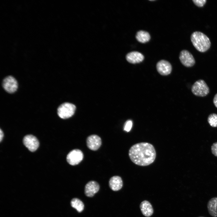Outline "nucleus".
Listing matches in <instances>:
<instances>
[{
	"label": "nucleus",
	"instance_id": "obj_1",
	"mask_svg": "<svg viewBox=\"0 0 217 217\" xmlns=\"http://www.w3.org/2000/svg\"><path fill=\"white\" fill-rule=\"evenodd\" d=\"M128 155L131 160L135 164L146 166L154 162L156 153L152 144L141 142L133 145L129 150Z\"/></svg>",
	"mask_w": 217,
	"mask_h": 217
},
{
	"label": "nucleus",
	"instance_id": "obj_2",
	"mask_svg": "<svg viewBox=\"0 0 217 217\" xmlns=\"http://www.w3.org/2000/svg\"><path fill=\"white\" fill-rule=\"evenodd\" d=\"M190 39L196 49L200 52H205L210 47L211 43L209 38L201 32H193L191 35Z\"/></svg>",
	"mask_w": 217,
	"mask_h": 217
},
{
	"label": "nucleus",
	"instance_id": "obj_3",
	"mask_svg": "<svg viewBox=\"0 0 217 217\" xmlns=\"http://www.w3.org/2000/svg\"><path fill=\"white\" fill-rule=\"evenodd\" d=\"M191 90L195 95L200 97L206 96L209 92V88L205 81L200 79L196 81L192 85Z\"/></svg>",
	"mask_w": 217,
	"mask_h": 217
},
{
	"label": "nucleus",
	"instance_id": "obj_4",
	"mask_svg": "<svg viewBox=\"0 0 217 217\" xmlns=\"http://www.w3.org/2000/svg\"><path fill=\"white\" fill-rule=\"evenodd\" d=\"M76 108V106L68 102H65L58 107L57 109V114L58 116L62 119L68 118L73 115Z\"/></svg>",
	"mask_w": 217,
	"mask_h": 217
},
{
	"label": "nucleus",
	"instance_id": "obj_5",
	"mask_svg": "<svg viewBox=\"0 0 217 217\" xmlns=\"http://www.w3.org/2000/svg\"><path fill=\"white\" fill-rule=\"evenodd\" d=\"M83 155L80 149H74L68 154L66 159L68 163L72 165H75L79 163L83 160Z\"/></svg>",
	"mask_w": 217,
	"mask_h": 217
},
{
	"label": "nucleus",
	"instance_id": "obj_6",
	"mask_svg": "<svg viewBox=\"0 0 217 217\" xmlns=\"http://www.w3.org/2000/svg\"><path fill=\"white\" fill-rule=\"evenodd\" d=\"M2 86L4 90L9 93H13L17 90L18 83L16 79L13 77L9 76L3 80Z\"/></svg>",
	"mask_w": 217,
	"mask_h": 217
},
{
	"label": "nucleus",
	"instance_id": "obj_7",
	"mask_svg": "<svg viewBox=\"0 0 217 217\" xmlns=\"http://www.w3.org/2000/svg\"><path fill=\"white\" fill-rule=\"evenodd\" d=\"M179 58L182 64L187 67H191L195 63V60L192 55L186 50H184L181 52Z\"/></svg>",
	"mask_w": 217,
	"mask_h": 217
},
{
	"label": "nucleus",
	"instance_id": "obj_8",
	"mask_svg": "<svg viewBox=\"0 0 217 217\" xmlns=\"http://www.w3.org/2000/svg\"><path fill=\"white\" fill-rule=\"evenodd\" d=\"M24 145L31 152L35 151L38 148L39 143L37 138L32 135L25 136L23 140Z\"/></svg>",
	"mask_w": 217,
	"mask_h": 217
},
{
	"label": "nucleus",
	"instance_id": "obj_9",
	"mask_svg": "<svg viewBox=\"0 0 217 217\" xmlns=\"http://www.w3.org/2000/svg\"><path fill=\"white\" fill-rule=\"evenodd\" d=\"M158 72L162 75L169 74L172 71V66L170 63L165 60H162L158 61L156 65Z\"/></svg>",
	"mask_w": 217,
	"mask_h": 217
},
{
	"label": "nucleus",
	"instance_id": "obj_10",
	"mask_svg": "<svg viewBox=\"0 0 217 217\" xmlns=\"http://www.w3.org/2000/svg\"><path fill=\"white\" fill-rule=\"evenodd\" d=\"M86 144L88 147L90 149L96 151L100 146L102 141L100 137L96 135H92L89 136L86 139Z\"/></svg>",
	"mask_w": 217,
	"mask_h": 217
},
{
	"label": "nucleus",
	"instance_id": "obj_11",
	"mask_svg": "<svg viewBox=\"0 0 217 217\" xmlns=\"http://www.w3.org/2000/svg\"><path fill=\"white\" fill-rule=\"evenodd\" d=\"M99 186L98 183L94 181L88 182L85 187L84 193L87 197H92L99 190Z\"/></svg>",
	"mask_w": 217,
	"mask_h": 217
},
{
	"label": "nucleus",
	"instance_id": "obj_12",
	"mask_svg": "<svg viewBox=\"0 0 217 217\" xmlns=\"http://www.w3.org/2000/svg\"><path fill=\"white\" fill-rule=\"evenodd\" d=\"M127 60L130 63L135 64L142 61L144 56L141 53L137 51H133L128 53L126 55Z\"/></svg>",
	"mask_w": 217,
	"mask_h": 217
},
{
	"label": "nucleus",
	"instance_id": "obj_13",
	"mask_svg": "<svg viewBox=\"0 0 217 217\" xmlns=\"http://www.w3.org/2000/svg\"><path fill=\"white\" fill-rule=\"evenodd\" d=\"M123 184L121 178L118 176H114L111 178L109 181L110 188L114 191H118L121 189Z\"/></svg>",
	"mask_w": 217,
	"mask_h": 217
},
{
	"label": "nucleus",
	"instance_id": "obj_14",
	"mask_svg": "<svg viewBox=\"0 0 217 217\" xmlns=\"http://www.w3.org/2000/svg\"><path fill=\"white\" fill-rule=\"evenodd\" d=\"M207 208L208 212L211 216L217 217V197L212 198L208 201Z\"/></svg>",
	"mask_w": 217,
	"mask_h": 217
},
{
	"label": "nucleus",
	"instance_id": "obj_15",
	"mask_svg": "<svg viewBox=\"0 0 217 217\" xmlns=\"http://www.w3.org/2000/svg\"><path fill=\"white\" fill-rule=\"evenodd\" d=\"M140 207L142 214L145 216L149 217L153 214V209L151 204L148 201L144 200L142 202Z\"/></svg>",
	"mask_w": 217,
	"mask_h": 217
},
{
	"label": "nucleus",
	"instance_id": "obj_16",
	"mask_svg": "<svg viewBox=\"0 0 217 217\" xmlns=\"http://www.w3.org/2000/svg\"><path fill=\"white\" fill-rule=\"evenodd\" d=\"M136 38L139 42L141 43H145L150 40V36L148 32L140 30L137 32Z\"/></svg>",
	"mask_w": 217,
	"mask_h": 217
},
{
	"label": "nucleus",
	"instance_id": "obj_17",
	"mask_svg": "<svg viewBox=\"0 0 217 217\" xmlns=\"http://www.w3.org/2000/svg\"><path fill=\"white\" fill-rule=\"evenodd\" d=\"M71 206L76 209L79 212H82L84 208L83 202L80 199L77 198L72 199L71 202Z\"/></svg>",
	"mask_w": 217,
	"mask_h": 217
},
{
	"label": "nucleus",
	"instance_id": "obj_18",
	"mask_svg": "<svg viewBox=\"0 0 217 217\" xmlns=\"http://www.w3.org/2000/svg\"><path fill=\"white\" fill-rule=\"evenodd\" d=\"M207 121L210 125L212 127H217V115L212 113L208 116Z\"/></svg>",
	"mask_w": 217,
	"mask_h": 217
},
{
	"label": "nucleus",
	"instance_id": "obj_19",
	"mask_svg": "<svg viewBox=\"0 0 217 217\" xmlns=\"http://www.w3.org/2000/svg\"><path fill=\"white\" fill-rule=\"evenodd\" d=\"M132 121L131 120H127L124 124V130L127 132H129L132 127Z\"/></svg>",
	"mask_w": 217,
	"mask_h": 217
},
{
	"label": "nucleus",
	"instance_id": "obj_20",
	"mask_svg": "<svg viewBox=\"0 0 217 217\" xmlns=\"http://www.w3.org/2000/svg\"><path fill=\"white\" fill-rule=\"evenodd\" d=\"M192 1L195 5L198 7H202L206 3V0H193Z\"/></svg>",
	"mask_w": 217,
	"mask_h": 217
},
{
	"label": "nucleus",
	"instance_id": "obj_21",
	"mask_svg": "<svg viewBox=\"0 0 217 217\" xmlns=\"http://www.w3.org/2000/svg\"><path fill=\"white\" fill-rule=\"evenodd\" d=\"M211 151L212 154L217 157V142L213 143L211 146Z\"/></svg>",
	"mask_w": 217,
	"mask_h": 217
},
{
	"label": "nucleus",
	"instance_id": "obj_22",
	"mask_svg": "<svg viewBox=\"0 0 217 217\" xmlns=\"http://www.w3.org/2000/svg\"><path fill=\"white\" fill-rule=\"evenodd\" d=\"M213 103L217 108V93L215 95L213 99Z\"/></svg>",
	"mask_w": 217,
	"mask_h": 217
},
{
	"label": "nucleus",
	"instance_id": "obj_23",
	"mask_svg": "<svg viewBox=\"0 0 217 217\" xmlns=\"http://www.w3.org/2000/svg\"><path fill=\"white\" fill-rule=\"evenodd\" d=\"M4 136V134L3 133L2 131V130L0 129V141L1 142L2 140L3 137Z\"/></svg>",
	"mask_w": 217,
	"mask_h": 217
},
{
	"label": "nucleus",
	"instance_id": "obj_24",
	"mask_svg": "<svg viewBox=\"0 0 217 217\" xmlns=\"http://www.w3.org/2000/svg\"><path fill=\"white\" fill-rule=\"evenodd\" d=\"M204 217L201 216V217Z\"/></svg>",
	"mask_w": 217,
	"mask_h": 217
}]
</instances>
